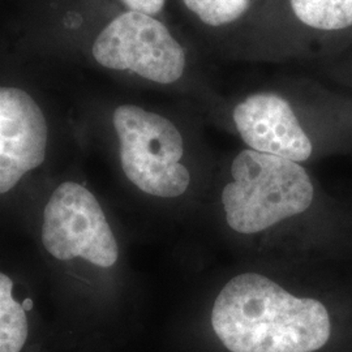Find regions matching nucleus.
I'll return each instance as SVG.
<instances>
[{
	"label": "nucleus",
	"mask_w": 352,
	"mask_h": 352,
	"mask_svg": "<svg viewBox=\"0 0 352 352\" xmlns=\"http://www.w3.org/2000/svg\"><path fill=\"white\" fill-rule=\"evenodd\" d=\"M212 325L231 352H315L331 336L324 302L294 296L257 273L239 274L221 289Z\"/></svg>",
	"instance_id": "1"
},
{
	"label": "nucleus",
	"mask_w": 352,
	"mask_h": 352,
	"mask_svg": "<svg viewBox=\"0 0 352 352\" xmlns=\"http://www.w3.org/2000/svg\"><path fill=\"white\" fill-rule=\"evenodd\" d=\"M222 190L227 225L240 234H257L305 213L315 200V187L298 162L245 149L231 164Z\"/></svg>",
	"instance_id": "2"
},
{
	"label": "nucleus",
	"mask_w": 352,
	"mask_h": 352,
	"mask_svg": "<svg viewBox=\"0 0 352 352\" xmlns=\"http://www.w3.org/2000/svg\"><path fill=\"white\" fill-rule=\"evenodd\" d=\"M120 144V164L126 177L142 192L162 199L182 196L190 183L183 138L173 122L135 104L113 113Z\"/></svg>",
	"instance_id": "3"
},
{
	"label": "nucleus",
	"mask_w": 352,
	"mask_h": 352,
	"mask_svg": "<svg viewBox=\"0 0 352 352\" xmlns=\"http://www.w3.org/2000/svg\"><path fill=\"white\" fill-rule=\"evenodd\" d=\"M93 56L102 67L129 71L157 84L179 81L187 69V54L168 28L154 16L120 13L96 38Z\"/></svg>",
	"instance_id": "4"
},
{
	"label": "nucleus",
	"mask_w": 352,
	"mask_h": 352,
	"mask_svg": "<svg viewBox=\"0 0 352 352\" xmlns=\"http://www.w3.org/2000/svg\"><path fill=\"white\" fill-rule=\"evenodd\" d=\"M42 244L52 257L68 261L82 257L100 267H111L119 247L98 200L77 183L60 184L43 213Z\"/></svg>",
	"instance_id": "5"
},
{
	"label": "nucleus",
	"mask_w": 352,
	"mask_h": 352,
	"mask_svg": "<svg viewBox=\"0 0 352 352\" xmlns=\"http://www.w3.org/2000/svg\"><path fill=\"white\" fill-rule=\"evenodd\" d=\"M232 119L252 151L294 162L307 161L314 151L291 104L276 93H254L238 103Z\"/></svg>",
	"instance_id": "6"
},
{
	"label": "nucleus",
	"mask_w": 352,
	"mask_h": 352,
	"mask_svg": "<svg viewBox=\"0 0 352 352\" xmlns=\"http://www.w3.org/2000/svg\"><path fill=\"white\" fill-rule=\"evenodd\" d=\"M49 126L25 90L0 87V170L20 175L43 164Z\"/></svg>",
	"instance_id": "7"
},
{
	"label": "nucleus",
	"mask_w": 352,
	"mask_h": 352,
	"mask_svg": "<svg viewBox=\"0 0 352 352\" xmlns=\"http://www.w3.org/2000/svg\"><path fill=\"white\" fill-rule=\"evenodd\" d=\"M295 19L315 30L334 32L352 26V0H289Z\"/></svg>",
	"instance_id": "8"
},
{
	"label": "nucleus",
	"mask_w": 352,
	"mask_h": 352,
	"mask_svg": "<svg viewBox=\"0 0 352 352\" xmlns=\"http://www.w3.org/2000/svg\"><path fill=\"white\" fill-rule=\"evenodd\" d=\"M13 282L0 272V352H20L28 338V318L20 302L13 300Z\"/></svg>",
	"instance_id": "9"
},
{
	"label": "nucleus",
	"mask_w": 352,
	"mask_h": 352,
	"mask_svg": "<svg viewBox=\"0 0 352 352\" xmlns=\"http://www.w3.org/2000/svg\"><path fill=\"white\" fill-rule=\"evenodd\" d=\"M189 12L202 24L223 28L240 20L250 11L252 0H182Z\"/></svg>",
	"instance_id": "10"
},
{
	"label": "nucleus",
	"mask_w": 352,
	"mask_h": 352,
	"mask_svg": "<svg viewBox=\"0 0 352 352\" xmlns=\"http://www.w3.org/2000/svg\"><path fill=\"white\" fill-rule=\"evenodd\" d=\"M129 11L145 13L149 16H157L162 12L166 0H120Z\"/></svg>",
	"instance_id": "11"
},
{
	"label": "nucleus",
	"mask_w": 352,
	"mask_h": 352,
	"mask_svg": "<svg viewBox=\"0 0 352 352\" xmlns=\"http://www.w3.org/2000/svg\"><path fill=\"white\" fill-rule=\"evenodd\" d=\"M23 308H24V311H30L32 308H33V300L32 299H25L24 302H23Z\"/></svg>",
	"instance_id": "12"
}]
</instances>
